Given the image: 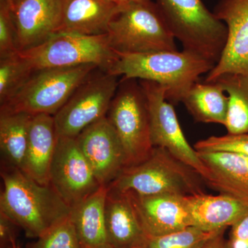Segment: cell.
Wrapping results in <instances>:
<instances>
[{"instance_id":"obj_1","label":"cell","mask_w":248,"mask_h":248,"mask_svg":"<svg viewBox=\"0 0 248 248\" xmlns=\"http://www.w3.org/2000/svg\"><path fill=\"white\" fill-rule=\"evenodd\" d=\"M1 177L0 211L22 228L27 237L37 239L71 216L72 208L50 184H38L21 170L4 162Z\"/></svg>"},{"instance_id":"obj_2","label":"cell","mask_w":248,"mask_h":248,"mask_svg":"<svg viewBox=\"0 0 248 248\" xmlns=\"http://www.w3.org/2000/svg\"><path fill=\"white\" fill-rule=\"evenodd\" d=\"M215 66L186 50H162L118 54V58L108 73L124 79L148 80L162 85L166 89V100L177 104L182 102L200 77L209 73Z\"/></svg>"},{"instance_id":"obj_3","label":"cell","mask_w":248,"mask_h":248,"mask_svg":"<svg viewBox=\"0 0 248 248\" xmlns=\"http://www.w3.org/2000/svg\"><path fill=\"white\" fill-rule=\"evenodd\" d=\"M204 184L195 170L165 148L154 147L146 159L125 168L108 187L143 196H190L204 192Z\"/></svg>"},{"instance_id":"obj_4","label":"cell","mask_w":248,"mask_h":248,"mask_svg":"<svg viewBox=\"0 0 248 248\" xmlns=\"http://www.w3.org/2000/svg\"><path fill=\"white\" fill-rule=\"evenodd\" d=\"M171 33L183 50L216 65L228 40V29L202 0H156Z\"/></svg>"},{"instance_id":"obj_5","label":"cell","mask_w":248,"mask_h":248,"mask_svg":"<svg viewBox=\"0 0 248 248\" xmlns=\"http://www.w3.org/2000/svg\"><path fill=\"white\" fill-rule=\"evenodd\" d=\"M107 35L110 48L117 54L177 50L175 38L152 0L121 6Z\"/></svg>"},{"instance_id":"obj_6","label":"cell","mask_w":248,"mask_h":248,"mask_svg":"<svg viewBox=\"0 0 248 248\" xmlns=\"http://www.w3.org/2000/svg\"><path fill=\"white\" fill-rule=\"evenodd\" d=\"M107 118L120 139L126 167L146 159L152 151L149 110L140 81L121 78Z\"/></svg>"},{"instance_id":"obj_7","label":"cell","mask_w":248,"mask_h":248,"mask_svg":"<svg viewBox=\"0 0 248 248\" xmlns=\"http://www.w3.org/2000/svg\"><path fill=\"white\" fill-rule=\"evenodd\" d=\"M19 52L35 71L93 64L108 72L118 58V54L109 45L107 35H85L62 31L37 46Z\"/></svg>"},{"instance_id":"obj_8","label":"cell","mask_w":248,"mask_h":248,"mask_svg":"<svg viewBox=\"0 0 248 248\" xmlns=\"http://www.w3.org/2000/svg\"><path fill=\"white\" fill-rule=\"evenodd\" d=\"M97 68L95 65L85 64L39 70L14 97L0 107L32 115L54 116Z\"/></svg>"},{"instance_id":"obj_9","label":"cell","mask_w":248,"mask_h":248,"mask_svg":"<svg viewBox=\"0 0 248 248\" xmlns=\"http://www.w3.org/2000/svg\"><path fill=\"white\" fill-rule=\"evenodd\" d=\"M120 80L97 68L53 116L58 137L76 138L84 129L107 117Z\"/></svg>"},{"instance_id":"obj_10","label":"cell","mask_w":248,"mask_h":248,"mask_svg":"<svg viewBox=\"0 0 248 248\" xmlns=\"http://www.w3.org/2000/svg\"><path fill=\"white\" fill-rule=\"evenodd\" d=\"M139 81L148 102L153 146L167 150L204 179L207 174L206 167L197 151L186 140L172 104L166 100V88L154 81Z\"/></svg>"},{"instance_id":"obj_11","label":"cell","mask_w":248,"mask_h":248,"mask_svg":"<svg viewBox=\"0 0 248 248\" xmlns=\"http://www.w3.org/2000/svg\"><path fill=\"white\" fill-rule=\"evenodd\" d=\"M50 185L71 208L101 187L78 139L59 137L50 165Z\"/></svg>"},{"instance_id":"obj_12","label":"cell","mask_w":248,"mask_h":248,"mask_svg":"<svg viewBox=\"0 0 248 248\" xmlns=\"http://www.w3.org/2000/svg\"><path fill=\"white\" fill-rule=\"evenodd\" d=\"M213 14L226 24L228 35L221 58L209 72L206 82L227 73H248V0H219Z\"/></svg>"},{"instance_id":"obj_13","label":"cell","mask_w":248,"mask_h":248,"mask_svg":"<svg viewBox=\"0 0 248 248\" xmlns=\"http://www.w3.org/2000/svg\"><path fill=\"white\" fill-rule=\"evenodd\" d=\"M77 139L101 186L110 185L126 168L123 146L107 117L84 129Z\"/></svg>"},{"instance_id":"obj_14","label":"cell","mask_w":248,"mask_h":248,"mask_svg":"<svg viewBox=\"0 0 248 248\" xmlns=\"http://www.w3.org/2000/svg\"><path fill=\"white\" fill-rule=\"evenodd\" d=\"M9 4L19 51L37 46L60 30L62 0H13Z\"/></svg>"},{"instance_id":"obj_15","label":"cell","mask_w":248,"mask_h":248,"mask_svg":"<svg viewBox=\"0 0 248 248\" xmlns=\"http://www.w3.org/2000/svg\"><path fill=\"white\" fill-rule=\"evenodd\" d=\"M127 193L148 237L163 236L193 226L186 196Z\"/></svg>"},{"instance_id":"obj_16","label":"cell","mask_w":248,"mask_h":248,"mask_svg":"<svg viewBox=\"0 0 248 248\" xmlns=\"http://www.w3.org/2000/svg\"><path fill=\"white\" fill-rule=\"evenodd\" d=\"M105 218L108 241L111 248H145L149 237L142 228L128 193L108 188Z\"/></svg>"},{"instance_id":"obj_17","label":"cell","mask_w":248,"mask_h":248,"mask_svg":"<svg viewBox=\"0 0 248 248\" xmlns=\"http://www.w3.org/2000/svg\"><path fill=\"white\" fill-rule=\"evenodd\" d=\"M205 164V184L248 207V157L234 153L197 152Z\"/></svg>"},{"instance_id":"obj_18","label":"cell","mask_w":248,"mask_h":248,"mask_svg":"<svg viewBox=\"0 0 248 248\" xmlns=\"http://www.w3.org/2000/svg\"><path fill=\"white\" fill-rule=\"evenodd\" d=\"M58 138L53 115L33 116L22 172L42 185L50 184V165Z\"/></svg>"},{"instance_id":"obj_19","label":"cell","mask_w":248,"mask_h":248,"mask_svg":"<svg viewBox=\"0 0 248 248\" xmlns=\"http://www.w3.org/2000/svg\"><path fill=\"white\" fill-rule=\"evenodd\" d=\"M120 8L110 0H62L58 32L107 35L110 22Z\"/></svg>"},{"instance_id":"obj_20","label":"cell","mask_w":248,"mask_h":248,"mask_svg":"<svg viewBox=\"0 0 248 248\" xmlns=\"http://www.w3.org/2000/svg\"><path fill=\"white\" fill-rule=\"evenodd\" d=\"M193 226L205 231L227 229L248 212V207L231 196L205 192L186 196Z\"/></svg>"},{"instance_id":"obj_21","label":"cell","mask_w":248,"mask_h":248,"mask_svg":"<svg viewBox=\"0 0 248 248\" xmlns=\"http://www.w3.org/2000/svg\"><path fill=\"white\" fill-rule=\"evenodd\" d=\"M108 186L96 192L72 208L71 217L82 248H112L108 241L105 203Z\"/></svg>"},{"instance_id":"obj_22","label":"cell","mask_w":248,"mask_h":248,"mask_svg":"<svg viewBox=\"0 0 248 248\" xmlns=\"http://www.w3.org/2000/svg\"><path fill=\"white\" fill-rule=\"evenodd\" d=\"M33 116L0 107V150L3 162L22 171Z\"/></svg>"},{"instance_id":"obj_23","label":"cell","mask_w":248,"mask_h":248,"mask_svg":"<svg viewBox=\"0 0 248 248\" xmlns=\"http://www.w3.org/2000/svg\"><path fill=\"white\" fill-rule=\"evenodd\" d=\"M216 81H197L186 93L182 103L197 122L224 125L229 98Z\"/></svg>"},{"instance_id":"obj_24","label":"cell","mask_w":248,"mask_h":248,"mask_svg":"<svg viewBox=\"0 0 248 248\" xmlns=\"http://www.w3.org/2000/svg\"><path fill=\"white\" fill-rule=\"evenodd\" d=\"M214 81L221 85L229 98L224 125L228 133H248V73H227Z\"/></svg>"},{"instance_id":"obj_25","label":"cell","mask_w":248,"mask_h":248,"mask_svg":"<svg viewBox=\"0 0 248 248\" xmlns=\"http://www.w3.org/2000/svg\"><path fill=\"white\" fill-rule=\"evenodd\" d=\"M35 72L19 51L0 58V105L14 97Z\"/></svg>"},{"instance_id":"obj_26","label":"cell","mask_w":248,"mask_h":248,"mask_svg":"<svg viewBox=\"0 0 248 248\" xmlns=\"http://www.w3.org/2000/svg\"><path fill=\"white\" fill-rule=\"evenodd\" d=\"M224 230L205 231L197 227H187L170 234L149 237L145 248H202Z\"/></svg>"},{"instance_id":"obj_27","label":"cell","mask_w":248,"mask_h":248,"mask_svg":"<svg viewBox=\"0 0 248 248\" xmlns=\"http://www.w3.org/2000/svg\"><path fill=\"white\" fill-rule=\"evenodd\" d=\"M28 248H82L71 215L37 238Z\"/></svg>"},{"instance_id":"obj_28","label":"cell","mask_w":248,"mask_h":248,"mask_svg":"<svg viewBox=\"0 0 248 248\" xmlns=\"http://www.w3.org/2000/svg\"><path fill=\"white\" fill-rule=\"evenodd\" d=\"M194 148L197 152L234 153L248 157V133L209 137L196 142Z\"/></svg>"},{"instance_id":"obj_29","label":"cell","mask_w":248,"mask_h":248,"mask_svg":"<svg viewBox=\"0 0 248 248\" xmlns=\"http://www.w3.org/2000/svg\"><path fill=\"white\" fill-rule=\"evenodd\" d=\"M19 51L9 1L0 0V58Z\"/></svg>"},{"instance_id":"obj_30","label":"cell","mask_w":248,"mask_h":248,"mask_svg":"<svg viewBox=\"0 0 248 248\" xmlns=\"http://www.w3.org/2000/svg\"><path fill=\"white\" fill-rule=\"evenodd\" d=\"M228 248H248V212L231 227Z\"/></svg>"},{"instance_id":"obj_31","label":"cell","mask_w":248,"mask_h":248,"mask_svg":"<svg viewBox=\"0 0 248 248\" xmlns=\"http://www.w3.org/2000/svg\"><path fill=\"white\" fill-rule=\"evenodd\" d=\"M19 228L7 215L0 211V244L1 248H17V228Z\"/></svg>"},{"instance_id":"obj_32","label":"cell","mask_w":248,"mask_h":248,"mask_svg":"<svg viewBox=\"0 0 248 248\" xmlns=\"http://www.w3.org/2000/svg\"><path fill=\"white\" fill-rule=\"evenodd\" d=\"M225 232L226 230L221 232L219 234L210 240L202 248H228L227 239L224 236Z\"/></svg>"},{"instance_id":"obj_33","label":"cell","mask_w":248,"mask_h":248,"mask_svg":"<svg viewBox=\"0 0 248 248\" xmlns=\"http://www.w3.org/2000/svg\"><path fill=\"white\" fill-rule=\"evenodd\" d=\"M112 2L115 3L119 6H124L125 5L131 4L133 2H138V1H146V0H110Z\"/></svg>"},{"instance_id":"obj_34","label":"cell","mask_w":248,"mask_h":248,"mask_svg":"<svg viewBox=\"0 0 248 248\" xmlns=\"http://www.w3.org/2000/svg\"><path fill=\"white\" fill-rule=\"evenodd\" d=\"M7 1H9V2H10V1H13V0H7Z\"/></svg>"},{"instance_id":"obj_35","label":"cell","mask_w":248,"mask_h":248,"mask_svg":"<svg viewBox=\"0 0 248 248\" xmlns=\"http://www.w3.org/2000/svg\"></svg>"}]
</instances>
